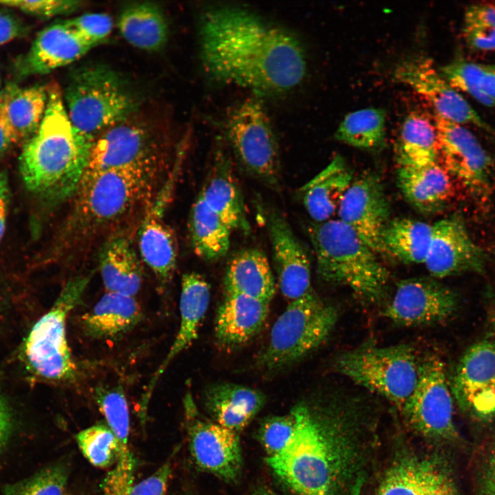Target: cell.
<instances>
[{"instance_id":"37","label":"cell","mask_w":495,"mask_h":495,"mask_svg":"<svg viewBox=\"0 0 495 495\" xmlns=\"http://www.w3.org/2000/svg\"><path fill=\"white\" fill-rule=\"evenodd\" d=\"M437 132L425 117L412 113L404 120L396 146L399 166H419L438 162Z\"/></svg>"},{"instance_id":"8","label":"cell","mask_w":495,"mask_h":495,"mask_svg":"<svg viewBox=\"0 0 495 495\" xmlns=\"http://www.w3.org/2000/svg\"><path fill=\"white\" fill-rule=\"evenodd\" d=\"M91 274L69 280L50 309L34 324L23 347L25 360L32 372L45 380H70L77 366L68 345L66 322L81 302Z\"/></svg>"},{"instance_id":"17","label":"cell","mask_w":495,"mask_h":495,"mask_svg":"<svg viewBox=\"0 0 495 495\" xmlns=\"http://www.w3.org/2000/svg\"><path fill=\"white\" fill-rule=\"evenodd\" d=\"M457 305V296L450 288L430 278H412L397 284L383 314L401 326L429 325L449 319Z\"/></svg>"},{"instance_id":"49","label":"cell","mask_w":495,"mask_h":495,"mask_svg":"<svg viewBox=\"0 0 495 495\" xmlns=\"http://www.w3.org/2000/svg\"><path fill=\"white\" fill-rule=\"evenodd\" d=\"M18 142L17 136L7 116L5 96L2 89L0 95V156Z\"/></svg>"},{"instance_id":"45","label":"cell","mask_w":495,"mask_h":495,"mask_svg":"<svg viewBox=\"0 0 495 495\" xmlns=\"http://www.w3.org/2000/svg\"><path fill=\"white\" fill-rule=\"evenodd\" d=\"M171 469L170 461L164 463L151 476L133 485L129 495H165Z\"/></svg>"},{"instance_id":"47","label":"cell","mask_w":495,"mask_h":495,"mask_svg":"<svg viewBox=\"0 0 495 495\" xmlns=\"http://www.w3.org/2000/svg\"><path fill=\"white\" fill-rule=\"evenodd\" d=\"M28 26L14 12L0 8V46L25 34Z\"/></svg>"},{"instance_id":"2","label":"cell","mask_w":495,"mask_h":495,"mask_svg":"<svg viewBox=\"0 0 495 495\" xmlns=\"http://www.w3.org/2000/svg\"><path fill=\"white\" fill-rule=\"evenodd\" d=\"M292 410L294 434L281 452L266 458L267 464L298 495H335L351 468V446L331 415L305 402Z\"/></svg>"},{"instance_id":"1","label":"cell","mask_w":495,"mask_h":495,"mask_svg":"<svg viewBox=\"0 0 495 495\" xmlns=\"http://www.w3.org/2000/svg\"><path fill=\"white\" fill-rule=\"evenodd\" d=\"M200 45L204 66L211 77L258 94L288 92L306 75L300 40L244 9L223 7L206 12Z\"/></svg>"},{"instance_id":"11","label":"cell","mask_w":495,"mask_h":495,"mask_svg":"<svg viewBox=\"0 0 495 495\" xmlns=\"http://www.w3.org/2000/svg\"><path fill=\"white\" fill-rule=\"evenodd\" d=\"M164 148L160 133L135 112L93 140L80 183L111 169L160 165Z\"/></svg>"},{"instance_id":"50","label":"cell","mask_w":495,"mask_h":495,"mask_svg":"<svg viewBox=\"0 0 495 495\" xmlns=\"http://www.w3.org/2000/svg\"><path fill=\"white\" fill-rule=\"evenodd\" d=\"M10 201V188L7 171L0 172V243L6 230Z\"/></svg>"},{"instance_id":"56","label":"cell","mask_w":495,"mask_h":495,"mask_svg":"<svg viewBox=\"0 0 495 495\" xmlns=\"http://www.w3.org/2000/svg\"><path fill=\"white\" fill-rule=\"evenodd\" d=\"M1 91H2V89H1V78H0V95H1Z\"/></svg>"},{"instance_id":"7","label":"cell","mask_w":495,"mask_h":495,"mask_svg":"<svg viewBox=\"0 0 495 495\" xmlns=\"http://www.w3.org/2000/svg\"><path fill=\"white\" fill-rule=\"evenodd\" d=\"M338 317L337 309L314 292L291 301L274 322L258 364L276 371L299 361L327 340Z\"/></svg>"},{"instance_id":"32","label":"cell","mask_w":495,"mask_h":495,"mask_svg":"<svg viewBox=\"0 0 495 495\" xmlns=\"http://www.w3.org/2000/svg\"><path fill=\"white\" fill-rule=\"evenodd\" d=\"M218 154L199 195L232 231H248L250 226L241 190L225 155Z\"/></svg>"},{"instance_id":"15","label":"cell","mask_w":495,"mask_h":495,"mask_svg":"<svg viewBox=\"0 0 495 495\" xmlns=\"http://www.w3.org/2000/svg\"><path fill=\"white\" fill-rule=\"evenodd\" d=\"M460 409L483 421L495 416V341L470 346L460 359L450 384Z\"/></svg>"},{"instance_id":"18","label":"cell","mask_w":495,"mask_h":495,"mask_svg":"<svg viewBox=\"0 0 495 495\" xmlns=\"http://www.w3.org/2000/svg\"><path fill=\"white\" fill-rule=\"evenodd\" d=\"M179 170V166H174L164 186L153 200L149 201L138 232L140 256L160 287L166 286L171 280L177 263L176 238L164 221V213Z\"/></svg>"},{"instance_id":"35","label":"cell","mask_w":495,"mask_h":495,"mask_svg":"<svg viewBox=\"0 0 495 495\" xmlns=\"http://www.w3.org/2000/svg\"><path fill=\"white\" fill-rule=\"evenodd\" d=\"M3 91L8 120L19 142H25L38 129L48 101L47 87L36 85L19 87L9 84Z\"/></svg>"},{"instance_id":"34","label":"cell","mask_w":495,"mask_h":495,"mask_svg":"<svg viewBox=\"0 0 495 495\" xmlns=\"http://www.w3.org/2000/svg\"><path fill=\"white\" fill-rule=\"evenodd\" d=\"M188 226L192 247L199 257L211 261L227 254L232 230L199 195L190 210Z\"/></svg>"},{"instance_id":"51","label":"cell","mask_w":495,"mask_h":495,"mask_svg":"<svg viewBox=\"0 0 495 495\" xmlns=\"http://www.w3.org/2000/svg\"><path fill=\"white\" fill-rule=\"evenodd\" d=\"M482 483L481 490H495V443L491 447L484 462Z\"/></svg>"},{"instance_id":"57","label":"cell","mask_w":495,"mask_h":495,"mask_svg":"<svg viewBox=\"0 0 495 495\" xmlns=\"http://www.w3.org/2000/svg\"><path fill=\"white\" fill-rule=\"evenodd\" d=\"M494 330H495V318H494Z\"/></svg>"},{"instance_id":"3","label":"cell","mask_w":495,"mask_h":495,"mask_svg":"<svg viewBox=\"0 0 495 495\" xmlns=\"http://www.w3.org/2000/svg\"><path fill=\"white\" fill-rule=\"evenodd\" d=\"M47 90L44 117L37 131L24 142L19 164L28 190L56 201L77 190L93 140L71 122L59 87L53 83Z\"/></svg>"},{"instance_id":"5","label":"cell","mask_w":495,"mask_h":495,"mask_svg":"<svg viewBox=\"0 0 495 495\" xmlns=\"http://www.w3.org/2000/svg\"><path fill=\"white\" fill-rule=\"evenodd\" d=\"M309 236L321 278L349 287L364 301L382 299L388 272L376 253L352 229L331 219L314 224Z\"/></svg>"},{"instance_id":"33","label":"cell","mask_w":495,"mask_h":495,"mask_svg":"<svg viewBox=\"0 0 495 495\" xmlns=\"http://www.w3.org/2000/svg\"><path fill=\"white\" fill-rule=\"evenodd\" d=\"M118 28L129 44L146 52L161 50L168 39L169 27L164 12L151 2H136L124 7Z\"/></svg>"},{"instance_id":"42","label":"cell","mask_w":495,"mask_h":495,"mask_svg":"<svg viewBox=\"0 0 495 495\" xmlns=\"http://www.w3.org/2000/svg\"><path fill=\"white\" fill-rule=\"evenodd\" d=\"M296 429V418L293 411L282 415L265 419L258 429V439L271 457L281 452L291 441Z\"/></svg>"},{"instance_id":"55","label":"cell","mask_w":495,"mask_h":495,"mask_svg":"<svg viewBox=\"0 0 495 495\" xmlns=\"http://www.w3.org/2000/svg\"><path fill=\"white\" fill-rule=\"evenodd\" d=\"M480 495H495V490H481Z\"/></svg>"},{"instance_id":"43","label":"cell","mask_w":495,"mask_h":495,"mask_svg":"<svg viewBox=\"0 0 495 495\" xmlns=\"http://www.w3.org/2000/svg\"><path fill=\"white\" fill-rule=\"evenodd\" d=\"M71 28L92 47L103 42L112 32L113 23L105 13H86L67 19Z\"/></svg>"},{"instance_id":"44","label":"cell","mask_w":495,"mask_h":495,"mask_svg":"<svg viewBox=\"0 0 495 495\" xmlns=\"http://www.w3.org/2000/svg\"><path fill=\"white\" fill-rule=\"evenodd\" d=\"M0 5L33 16L49 19L72 13L80 8L83 2L75 0H0Z\"/></svg>"},{"instance_id":"26","label":"cell","mask_w":495,"mask_h":495,"mask_svg":"<svg viewBox=\"0 0 495 495\" xmlns=\"http://www.w3.org/2000/svg\"><path fill=\"white\" fill-rule=\"evenodd\" d=\"M265 403L262 392L233 383L215 384L204 393V404L213 421L236 432L251 422Z\"/></svg>"},{"instance_id":"52","label":"cell","mask_w":495,"mask_h":495,"mask_svg":"<svg viewBox=\"0 0 495 495\" xmlns=\"http://www.w3.org/2000/svg\"><path fill=\"white\" fill-rule=\"evenodd\" d=\"M481 89L495 101V65H483Z\"/></svg>"},{"instance_id":"53","label":"cell","mask_w":495,"mask_h":495,"mask_svg":"<svg viewBox=\"0 0 495 495\" xmlns=\"http://www.w3.org/2000/svg\"><path fill=\"white\" fill-rule=\"evenodd\" d=\"M11 416L8 408L0 397V448L8 440L11 432Z\"/></svg>"},{"instance_id":"23","label":"cell","mask_w":495,"mask_h":495,"mask_svg":"<svg viewBox=\"0 0 495 495\" xmlns=\"http://www.w3.org/2000/svg\"><path fill=\"white\" fill-rule=\"evenodd\" d=\"M375 495H458L448 468L427 458L406 457L385 474Z\"/></svg>"},{"instance_id":"48","label":"cell","mask_w":495,"mask_h":495,"mask_svg":"<svg viewBox=\"0 0 495 495\" xmlns=\"http://www.w3.org/2000/svg\"><path fill=\"white\" fill-rule=\"evenodd\" d=\"M495 24V6L490 4L469 6L464 14V27Z\"/></svg>"},{"instance_id":"19","label":"cell","mask_w":495,"mask_h":495,"mask_svg":"<svg viewBox=\"0 0 495 495\" xmlns=\"http://www.w3.org/2000/svg\"><path fill=\"white\" fill-rule=\"evenodd\" d=\"M389 204L380 178L364 173L354 179L339 206V220L375 253L383 252L382 238L389 222Z\"/></svg>"},{"instance_id":"39","label":"cell","mask_w":495,"mask_h":495,"mask_svg":"<svg viewBox=\"0 0 495 495\" xmlns=\"http://www.w3.org/2000/svg\"><path fill=\"white\" fill-rule=\"evenodd\" d=\"M76 440L83 456L94 466L107 468L116 464L118 442L107 424H97L85 428L76 435Z\"/></svg>"},{"instance_id":"10","label":"cell","mask_w":495,"mask_h":495,"mask_svg":"<svg viewBox=\"0 0 495 495\" xmlns=\"http://www.w3.org/2000/svg\"><path fill=\"white\" fill-rule=\"evenodd\" d=\"M226 133L243 168L267 185L278 186V146L262 104L248 98L233 107L226 117Z\"/></svg>"},{"instance_id":"54","label":"cell","mask_w":495,"mask_h":495,"mask_svg":"<svg viewBox=\"0 0 495 495\" xmlns=\"http://www.w3.org/2000/svg\"><path fill=\"white\" fill-rule=\"evenodd\" d=\"M251 495H283L278 493L277 492L267 487H258L254 490Z\"/></svg>"},{"instance_id":"21","label":"cell","mask_w":495,"mask_h":495,"mask_svg":"<svg viewBox=\"0 0 495 495\" xmlns=\"http://www.w3.org/2000/svg\"><path fill=\"white\" fill-rule=\"evenodd\" d=\"M266 226L283 296L291 302L314 292L309 258L287 221L276 210H270L266 215Z\"/></svg>"},{"instance_id":"12","label":"cell","mask_w":495,"mask_h":495,"mask_svg":"<svg viewBox=\"0 0 495 495\" xmlns=\"http://www.w3.org/2000/svg\"><path fill=\"white\" fill-rule=\"evenodd\" d=\"M402 410L408 423L422 434L440 440L456 437L452 395L439 355H428L419 363L416 386Z\"/></svg>"},{"instance_id":"36","label":"cell","mask_w":495,"mask_h":495,"mask_svg":"<svg viewBox=\"0 0 495 495\" xmlns=\"http://www.w3.org/2000/svg\"><path fill=\"white\" fill-rule=\"evenodd\" d=\"M432 225L409 218L389 221L382 238L383 252L407 263H424L429 250Z\"/></svg>"},{"instance_id":"27","label":"cell","mask_w":495,"mask_h":495,"mask_svg":"<svg viewBox=\"0 0 495 495\" xmlns=\"http://www.w3.org/2000/svg\"><path fill=\"white\" fill-rule=\"evenodd\" d=\"M142 319L134 296L106 292L81 318L86 335L95 339H116L132 330Z\"/></svg>"},{"instance_id":"25","label":"cell","mask_w":495,"mask_h":495,"mask_svg":"<svg viewBox=\"0 0 495 495\" xmlns=\"http://www.w3.org/2000/svg\"><path fill=\"white\" fill-rule=\"evenodd\" d=\"M270 302L241 294H226L215 320V338L224 349L246 344L263 327Z\"/></svg>"},{"instance_id":"30","label":"cell","mask_w":495,"mask_h":495,"mask_svg":"<svg viewBox=\"0 0 495 495\" xmlns=\"http://www.w3.org/2000/svg\"><path fill=\"white\" fill-rule=\"evenodd\" d=\"M99 265L107 292L135 296L140 290L142 266L131 240L126 235L116 234L104 243Z\"/></svg>"},{"instance_id":"46","label":"cell","mask_w":495,"mask_h":495,"mask_svg":"<svg viewBox=\"0 0 495 495\" xmlns=\"http://www.w3.org/2000/svg\"><path fill=\"white\" fill-rule=\"evenodd\" d=\"M464 36L467 43L480 51L495 50V24L464 27Z\"/></svg>"},{"instance_id":"16","label":"cell","mask_w":495,"mask_h":495,"mask_svg":"<svg viewBox=\"0 0 495 495\" xmlns=\"http://www.w3.org/2000/svg\"><path fill=\"white\" fill-rule=\"evenodd\" d=\"M394 77L428 101L437 115L462 125L472 124L491 130L459 92L435 69L429 58L415 56L402 60L395 69Z\"/></svg>"},{"instance_id":"40","label":"cell","mask_w":495,"mask_h":495,"mask_svg":"<svg viewBox=\"0 0 495 495\" xmlns=\"http://www.w3.org/2000/svg\"><path fill=\"white\" fill-rule=\"evenodd\" d=\"M483 65L457 57L441 67L442 76L455 89L461 90L483 105L495 107V101L481 89Z\"/></svg>"},{"instance_id":"13","label":"cell","mask_w":495,"mask_h":495,"mask_svg":"<svg viewBox=\"0 0 495 495\" xmlns=\"http://www.w3.org/2000/svg\"><path fill=\"white\" fill-rule=\"evenodd\" d=\"M434 126L443 168L473 198L487 200L492 191L491 157L462 124L436 115Z\"/></svg>"},{"instance_id":"29","label":"cell","mask_w":495,"mask_h":495,"mask_svg":"<svg viewBox=\"0 0 495 495\" xmlns=\"http://www.w3.org/2000/svg\"><path fill=\"white\" fill-rule=\"evenodd\" d=\"M397 184L407 201L424 213L441 209L452 193L450 175L438 162L399 166Z\"/></svg>"},{"instance_id":"6","label":"cell","mask_w":495,"mask_h":495,"mask_svg":"<svg viewBox=\"0 0 495 495\" xmlns=\"http://www.w3.org/2000/svg\"><path fill=\"white\" fill-rule=\"evenodd\" d=\"M63 100L72 124L93 140L137 112L138 108V98L126 81L102 64L74 68Z\"/></svg>"},{"instance_id":"38","label":"cell","mask_w":495,"mask_h":495,"mask_svg":"<svg viewBox=\"0 0 495 495\" xmlns=\"http://www.w3.org/2000/svg\"><path fill=\"white\" fill-rule=\"evenodd\" d=\"M386 114L384 110L367 108L346 115L336 131V138L352 146L374 149L385 140Z\"/></svg>"},{"instance_id":"24","label":"cell","mask_w":495,"mask_h":495,"mask_svg":"<svg viewBox=\"0 0 495 495\" xmlns=\"http://www.w3.org/2000/svg\"><path fill=\"white\" fill-rule=\"evenodd\" d=\"M210 286L197 272L183 275L179 300L180 323L175 338L165 358L154 373L142 399V408L147 406L155 385L170 363L190 346L198 336L210 302Z\"/></svg>"},{"instance_id":"41","label":"cell","mask_w":495,"mask_h":495,"mask_svg":"<svg viewBox=\"0 0 495 495\" xmlns=\"http://www.w3.org/2000/svg\"><path fill=\"white\" fill-rule=\"evenodd\" d=\"M67 479V468L59 463L10 486L4 495H65Z\"/></svg>"},{"instance_id":"20","label":"cell","mask_w":495,"mask_h":495,"mask_svg":"<svg viewBox=\"0 0 495 495\" xmlns=\"http://www.w3.org/2000/svg\"><path fill=\"white\" fill-rule=\"evenodd\" d=\"M486 254L471 238L462 219L452 216L432 224L424 264L432 276L442 278L465 272L481 273Z\"/></svg>"},{"instance_id":"22","label":"cell","mask_w":495,"mask_h":495,"mask_svg":"<svg viewBox=\"0 0 495 495\" xmlns=\"http://www.w3.org/2000/svg\"><path fill=\"white\" fill-rule=\"evenodd\" d=\"M92 48L66 20L56 21L38 33L28 52L16 60L14 72L19 78L46 74L73 63Z\"/></svg>"},{"instance_id":"28","label":"cell","mask_w":495,"mask_h":495,"mask_svg":"<svg viewBox=\"0 0 495 495\" xmlns=\"http://www.w3.org/2000/svg\"><path fill=\"white\" fill-rule=\"evenodd\" d=\"M353 180L344 160L336 155L330 163L306 183L301 191L304 206L316 222L331 219Z\"/></svg>"},{"instance_id":"14","label":"cell","mask_w":495,"mask_h":495,"mask_svg":"<svg viewBox=\"0 0 495 495\" xmlns=\"http://www.w3.org/2000/svg\"><path fill=\"white\" fill-rule=\"evenodd\" d=\"M183 403L189 450L195 464L225 481L236 482L243 463L238 432L200 415L190 393Z\"/></svg>"},{"instance_id":"9","label":"cell","mask_w":495,"mask_h":495,"mask_svg":"<svg viewBox=\"0 0 495 495\" xmlns=\"http://www.w3.org/2000/svg\"><path fill=\"white\" fill-rule=\"evenodd\" d=\"M412 347L363 346L342 353L336 370L354 383L402 408L412 393L419 373Z\"/></svg>"},{"instance_id":"4","label":"cell","mask_w":495,"mask_h":495,"mask_svg":"<svg viewBox=\"0 0 495 495\" xmlns=\"http://www.w3.org/2000/svg\"><path fill=\"white\" fill-rule=\"evenodd\" d=\"M159 168L160 165L124 166L80 183L68 224L72 242L116 224L150 199Z\"/></svg>"},{"instance_id":"31","label":"cell","mask_w":495,"mask_h":495,"mask_svg":"<svg viewBox=\"0 0 495 495\" xmlns=\"http://www.w3.org/2000/svg\"><path fill=\"white\" fill-rule=\"evenodd\" d=\"M224 286L226 294H241L270 302L276 284L266 255L253 248L239 252L227 266Z\"/></svg>"}]
</instances>
